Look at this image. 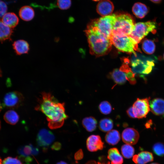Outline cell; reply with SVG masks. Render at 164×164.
Wrapping results in <instances>:
<instances>
[{"instance_id": "6da1fadb", "label": "cell", "mask_w": 164, "mask_h": 164, "mask_svg": "<svg viewBox=\"0 0 164 164\" xmlns=\"http://www.w3.org/2000/svg\"><path fill=\"white\" fill-rule=\"evenodd\" d=\"M36 111L44 114L51 129L61 127L68 116L65 113V103L59 102L50 93L42 92L35 108Z\"/></svg>"}, {"instance_id": "7a4b0ae2", "label": "cell", "mask_w": 164, "mask_h": 164, "mask_svg": "<svg viewBox=\"0 0 164 164\" xmlns=\"http://www.w3.org/2000/svg\"><path fill=\"white\" fill-rule=\"evenodd\" d=\"M86 33L92 54L101 56L110 51L112 44L111 39L104 36L90 23L87 26Z\"/></svg>"}, {"instance_id": "3957f363", "label": "cell", "mask_w": 164, "mask_h": 164, "mask_svg": "<svg viewBox=\"0 0 164 164\" xmlns=\"http://www.w3.org/2000/svg\"><path fill=\"white\" fill-rule=\"evenodd\" d=\"M135 24L134 19L130 14L122 13L117 15L112 35L120 36H128L132 32Z\"/></svg>"}, {"instance_id": "277c9868", "label": "cell", "mask_w": 164, "mask_h": 164, "mask_svg": "<svg viewBox=\"0 0 164 164\" xmlns=\"http://www.w3.org/2000/svg\"><path fill=\"white\" fill-rule=\"evenodd\" d=\"M116 14H112L94 19L90 23L95 27L104 36L110 39L116 21Z\"/></svg>"}, {"instance_id": "5b68a950", "label": "cell", "mask_w": 164, "mask_h": 164, "mask_svg": "<svg viewBox=\"0 0 164 164\" xmlns=\"http://www.w3.org/2000/svg\"><path fill=\"white\" fill-rule=\"evenodd\" d=\"M156 28V23L154 21L138 22L135 24L132 32L128 36L138 44L150 32L155 33Z\"/></svg>"}, {"instance_id": "8992f818", "label": "cell", "mask_w": 164, "mask_h": 164, "mask_svg": "<svg viewBox=\"0 0 164 164\" xmlns=\"http://www.w3.org/2000/svg\"><path fill=\"white\" fill-rule=\"evenodd\" d=\"M110 39L114 45L120 51L136 55L138 51V44L129 36H120L112 35Z\"/></svg>"}, {"instance_id": "52a82bcc", "label": "cell", "mask_w": 164, "mask_h": 164, "mask_svg": "<svg viewBox=\"0 0 164 164\" xmlns=\"http://www.w3.org/2000/svg\"><path fill=\"white\" fill-rule=\"evenodd\" d=\"M144 58L139 57L136 54L132 56L131 60L132 71L135 75H138L141 77L144 75L150 73L154 66L153 61L145 60Z\"/></svg>"}, {"instance_id": "ba28073f", "label": "cell", "mask_w": 164, "mask_h": 164, "mask_svg": "<svg viewBox=\"0 0 164 164\" xmlns=\"http://www.w3.org/2000/svg\"><path fill=\"white\" fill-rule=\"evenodd\" d=\"M24 101L22 94L17 91L7 93L4 96L3 104L4 106L10 109H15L21 106Z\"/></svg>"}, {"instance_id": "9c48e42d", "label": "cell", "mask_w": 164, "mask_h": 164, "mask_svg": "<svg viewBox=\"0 0 164 164\" xmlns=\"http://www.w3.org/2000/svg\"><path fill=\"white\" fill-rule=\"evenodd\" d=\"M150 97L140 99L137 98L133 104V111L136 118H145L150 110L149 106Z\"/></svg>"}, {"instance_id": "30bf717a", "label": "cell", "mask_w": 164, "mask_h": 164, "mask_svg": "<svg viewBox=\"0 0 164 164\" xmlns=\"http://www.w3.org/2000/svg\"><path fill=\"white\" fill-rule=\"evenodd\" d=\"M55 138L52 132L43 128L40 130L38 133L36 138V143L39 146L45 151L54 141Z\"/></svg>"}, {"instance_id": "8fae6325", "label": "cell", "mask_w": 164, "mask_h": 164, "mask_svg": "<svg viewBox=\"0 0 164 164\" xmlns=\"http://www.w3.org/2000/svg\"><path fill=\"white\" fill-rule=\"evenodd\" d=\"M123 142L131 145L136 144L139 138L138 132L133 128H127L123 131L121 135Z\"/></svg>"}, {"instance_id": "7c38bea8", "label": "cell", "mask_w": 164, "mask_h": 164, "mask_svg": "<svg viewBox=\"0 0 164 164\" xmlns=\"http://www.w3.org/2000/svg\"><path fill=\"white\" fill-rule=\"evenodd\" d=\"M87 147L90 152H94L102 150L104 143L98 135H92L89 136L86 141Z\"/></svg>"}, {"instance_id": "4fadbf2b", "label": "cell", "mask_w": 164, "mask_h": 164, "mask_svg": "<svg viewBox=\"0 0 164 164\" xmlns=\"http://www.w3.org/2000/svg\"><path fill=\"white\" fill-rule=\"evenodd\" d=\"M114 9V4L110 0H101L97 4L96 11L102 16L111 15Z\"/></svg>"}, {"instance_id": "5bb4252c", "label": "cell", "mask_w": 164, "mask_h": 164, "mask_svg": "<svg viewBox=\"0 0 164 164\" xmlns=\"http://www.w3.org/2000/svg\"><path fill=\"white\" fill-rule=\"evenodd\" d=\"M33 145L30 144L19 147L17 150L19 158L27 163L32 162L33 158L32 156H33Z\"/></svg>"}, {"instance_id": "9a60e30c", "label": "cell", "mask_w": 164, "mask_h": 164, "mask_svg": "<svg viewBox=\"0 0 164 164\" xmlns=\"http://www.w3.org/2000/svg\"><path fill=\"white\" fill-rule=\"evenodd\" d=\"M150 110L155 115L164 117V99L159 98L149 102Z\"/></svg>"}, {"instance_id": "2e32d148", "label": "cell", "mask_w": 164, "mask_h": 164, "mask_svg": "<svg viewBox=\"0 0 164 164\" xmlns=\"http://www.w3.org/2000/svg\"><path fill=\"white\" fill-rule=\"evenodd\" d=\"M154 157L152 153L146 151H142L133 156V161L136 164H146L152 161Z\"/></svg>"}, {"instance_id": "e0dca14e", "label": "cell", "mask_w": 164, "mask_h": 164, "mask_svg": "<svg viewBox=\"0 0 164 164\" xmlns=\"http://www.w3.org/2000/svg\"><path fill=\"white\" fill-rule=\"evenodd\" d=\"M132 12L137 18H144L149 12L147 7L144 4L140 2L135 3L132 7Z\"/></svg>"}, {"instance_id": "ac0fdd59", "label": "cell", "mask_w": 164, "mask_h": 164, "mask_svg": "<svg viewBox=\"0 0 164 164\" xmlns=\"http://www.w3.org/2000/svg\"><path fill=\"white\" fill-rule=\"evenodd\" d=\"M12 46L15 52L18 55L27 53L29 50V44L24 40L15 41L13 43Z\"/></svg>"}, {"instance_id": "d6986e66", "label": "cell", "mask_w": 164, "mask_h": 164, "mask_svg": "<svg viewBox=\"0 0 164 164\" xmlns=\"http://www.w3.org/2000/svg\"><path fill=\"white\" fill-rule=\"evenodd\" d=\"M111 76V78L117 84L122 85L127 80L126 73L121 68L114 70Z\"/></svg>"}, {"instance_id": "ffe728a7", "label": "cell", "mask_w": 164, "mask_h": 164, "mask_svg": "<svg viewBox=\"0 0 164 164\" xmlns=\"http://www.w3.org/2000/svg\"><path fill=\"white\" fill-rule=\"evenodd\" d=\"M2 20L4 24L11 28L16 27L19 22L18 17L13 12L5 14L2 17Z\"/></svg>"}, {"instance_id": "44dd1931", "label": "cell", "mask_w": 164, "mask_h": 164, "mask_svg": "<svg viewBox=\"0 0 164 164\" xmlns=\"http://www.w3.org/2000/svg\"><path fill=\"white\" fill-rule=\"evenodd\" d=\"M107 158L111 161V164H122L123 162L122 156L115 148H111L108 150Z\"/></svg>"}, {"instance_id": "7402d4cb", "label": "cell", "mask_w": 164, "mask_h": 164, "mask_svg": "<svg viewBox=\"0 0 164 164\" xmlns=\"http://www.w3.org/2000/svg\"><path fill=\"white\" fill-rule=\"evenodd\" d=\"M20 18L23 20L29 21L32 20L35 15L33 9L29 6H24L22 7L19 12Z\"/></svg>"}, {"instance_id": "603a6c76", "label": "cell", "mask_w": 164, "mask_h": 164, "mask_svg": "<svg viewBox=\"0 0 164 164\" xmlns=\"http://www.w3.org/2000/svg\"><path fill=\"white\" fill-rule=\"evenodd\" d=\"M13 32L12 28L4 24L0 19V41L11 40V36Z\"/></svg>"}, {"instance_id": "cb8c5ba5", "label": "cell", "mask_w": 164, "mask_h": 164, "mask_svg": "<svg viewBox=\"0 0 164 164\" xmlns=\"http://www.w3.org/2000/svg\"><path fill=\"white\" fill-rule=\"evenodd\" d=\"M120 139V135L118 131L112 130L108 132L105 136V140L109 144L114 145L117 144Z\"/></svg>"}, {"instance_id": "d4e9b609", "label": "cell", "mask_w": 164, "mask_h": 164, "mask_svg": "<svg viewBox=\"0 0 164 164\" xmlns=\"http://www.w3.org/2000/svg\"><path fill=\"white\" fill-rule=\"evenodd\" d=\"M19 118V116L17 113L12 110L7 111L4 115V119L6 122L13 125L17 123Z\"/></svg>"}, {"instance_id": "484cf974", "label": "cell", "mask_w": 164, "mask_h": 164, "mask_svg": "<svg viewBox=\"0 0 164 164\" xmlns=\"http://www.w3.org/2000/svg\"><path fill=\"white\" fill-rule=\"evenodd\" d=\"M97 124L96 119L92 117H87L82 121V124L84 128L88 132L93 131L96 128Z\"/></svg>"}, {"instance_id": "4316f807", "label": "cell", "mask_w": 164, "mask_h": 164, "mask_svg": "<svg viewBox=\"0 0 164 164\" xmlns=\"http://www.w3.org/2000/svg\"><path fill=\"white\" fill-rule=\"evenodd\" d=\"M142 48L143 51L146 53L152 54L155 50V46L153 41L145 39L142 41Z\"/></svg>"}, {"instance_id": "83f0119b", "label": "cell", "mask_w": 164, "mask_h": 164, "mask_svg": "<svg viewBox=\"0 0 164 164\" xmlns=\"http://www.w3.org/2000/svg\"><path fill=\"white\" fill-rule=\"evenodd\" d=\"M113 126L112 119L109 118H105L101 119L99 122V128L104 132H108L111 130Z\"/></svg>"}, {"instance_id": "f1b7e54d", "label": "cell", "mask_w": 164, "mask_h": 164, "mask_svg": "<svg viewBox=\"0 0 164 164\" xmlns=\"http://www.w3.org/2000/svg\"><path fill=\"white\" fill-rule=\"evenodd\" d=\"M121 150L122 155L126 159L132 158L135 153L134 148L131 145L127 144L121 146Z\"/></svg>"}, {"instance_id": "f546056e", "label": "cell", "mask_w": 164, "mask_h": 164, "mask_svg": "<svg viewBox=\"0 0 164 164\" xmlns=\"http://www.w3.org/2000/svg\"><path fill=\"white\" fill-rule=\"evenodd\" d=\"M120 68L126 73L127 80L132 85L135 84L136 80L135 78V74L128 66L125 64L123 65Z\"/></svg>"}, {"instance_id": "4dcf8cb0", "label": "cell", "mask_w": 164, "mask_h": 164, "mask_svg": "<svg viewBox=\"0 0 164 164\" xmlns=\"http://www.w3.org/2000/svg\"><path fill=\"white\" fill-rule=\"evenodd\" d=\"M99 109L101 113L104 114H110L112 110L110 104L107 101L101 102L99 105Z\"/></svg>"}, {"instance_id": "1f68e13d", "label": "cell", "mask_w": 164, "mask_h": 164, "mask_svg": "<svg viewBox=\"0 0 164 164\" xmlns=\"http://www.w3.org/2000/svg\"><path fill=\"white\" fill-rule=\"evenodd\" d=\"M153 150L154 153L160 156H164V144L161 142L155 143L153 146Z\"/></svg>"}, {"instance_id": "d6a6232c", "label": "cell", "mask_w": 164, "mask_h": 164, "mask_svg": "<svg viewBox=\"0 0 164 164\" xmlns=\"http://www.w3.org/2000/svg\"><path fill=\"white\" fill-rule=\"evenodd\" d=\"M57 5L61 9L67 10L71 6V0H57Z\"/></svg>"}, {"instance_id": "836d02e7", "label": "cell", "mask_w": 164, "mask_h": 164, "mask_svg": "<svg viewBox=\"0 0 164 164\" xmlns=\"http://www.w3.org/2000/svg\"><path fill=\"white\" fill-rule=\"evenodd\" d=\"M2 164H22V163L17 157H8L4 159Z\"/></svg>"}, {"instance_id": "e575fe53", "label": "cell", "mask_w": 164, "mask_h": 164, "mask_svg": "<svg viewBox=\"0 0 164 164\" xmlns=\"http://www.w3.org/2000/svg\"><path fill=\"white\" fill-rule=\"evenodd\" d=\"M7 7L6 4L2 1H0V17H2L6 14Z\"/></svg>"}, {"instance_id": "d590c367", "label": "cell", "mask_w": 164, "mask_h": 164, "mask_svg": "<svg viewBox=\"0 0 164 164\" xmlns=\"http://www.w3.org/2000/svg\"><path fill=\"white\" fill-rule=\"evenodd\" d=\"M61 147V144L60 142H56L51 145V148L52 150L58 151L60 149Z\"/></svg>"}, {"instance_id": "8d00e7d4", "label": "cell", "mask_w": 164, "mask_h": 164, "mask_svg": "<svg viewBox=\"0 0 164 164\" xmlns=\"http://www.w3.org/2000/svg\"><path fill=\"white\" fill-rule=\"evenodd\" d=\"M83 157V153L82 150L80 149L75 154L74 159L76 160H80L82 159Z\"/></svg>"}, {"instance_id": "74e56055", "label": "cell", "mask_w": 164, "mask_h": 164, "mask_svg": "<svg viewBox=\"0 0 164 164\" xmlns=\"http://www.w3.org/2000/svg\"><path fill=\"white\" fill-rule=\"evenodd\" d=\"M85 164H110L109 161L105 162H97L94 160H90L87 162Z\"/></svg>"}, {"instance_id": "f35d334b", "label": "cell", "mask_w": 164, "mask_h": 164, "mask_svg": "<svg viewBox=\"0 0 164 164\" xmlns=\"http://www.w3.org/2000/svg\"><path fill=\"white\" fill-rule=\"evenodd\" d=\"M127 113L130 117L132 118H136L133 111L132 107H130L127 110Z\"/></svg>"}, {"instance_id": "ab89813d", "label": "cell", "mask_w": 164, "mask_h": 164, "mask_svg": "<svg viewBox=\"0 0 164 164\" xmlns=\"http://www.w3.org/2000/svg\"><path fill=\"white\" fill-rule=\"evenodd\" d=\"M151 2L156 3H159L162 0H150Z\"/></svg>"}, {"instance_id": "60d3db41", "label": "cell", "mask_w": 164, "mask_h": 164, "mask_svg": "<svg viewBox=\"0 0 164 164\" xmlns=\"http://www.w3.org/2000/svg\"><path fill=\"white\" fill-rule=\"evenodd\" d=\"M56 164H68L67 162L63 161H60L56 163Z\"/></svg>"}, {"instance_id": "b9f144b4", "label": "cell", "mask_w": 164, "mask_h": 164, "mask_svg": "<svg viewBox=\"0 0 164 164\" xmlns=\"http://www.w3.org/2000/svg\"><path fill=\"white\" fill-rule=\"evenodd\" d=\"M2 108V106H1V104L0 103V111H1Z\"/></svg>"}, {"instance_id": "7bdbcfd3", "label": "cell", "mask_w": 164, "mask_h": 164, "mask_svg": "<svg viewBox=\"0 0 164 164\" xmlns=\"http://www.w3.org/2000/svg\"><path fill=\"white\" fill-rule=\"evenodd\" d=\"M150 164H159L158 163H156V162H154V163H152Z\"/></svg>"}, {"instance_id": "ee69618b", "label": "cell", "mask_w": 164, "mask_h": 164, "mask_svg": "<svg viewBox=\"0 0 164 164\" xmlns=\"http://www.w3.org/2000/svg\"><path fill=\"white\" fill-rule=\"evenodd\" d=\"M0 164H2L1 159L0 158Z\"/></svg>"}, {"instance_id": "f6af8a7d", "label": "cell", "mask_w": 164, "mask_h": 164, "mask_svg": "<svg viewBox=\"0 0 164 164\" xmlns=\"http://www.w3.org/2000/svg\"><path fill=\"white\" fill-rule=\"evenodd\" d=\"M92 0L94 1H100L101 0Z\"/></svg>"}, {"instance_id": "bcb514c9", "label": "cell", "mask_w": 164, "mask_h": 164, "mask_svg": "<svg viewBox=\"0 0 164 164\" xmlns=\"http://www.w3.org/2000/svg\"><path fill=\"white\" fill-rule=\"evenodd\" d=\"M0 126H1V124H0Z\"/></svg>"}, {"instance_id": "7dc6e473", "label": "cell", "mask_w": 164, "mask_h": 164, "mask_svg": "<svg viewBox=\"0 0 164 164\" xmlns=\"http://www.w3.org/2000/svg\"><path fill=\"white\" fill-rule=\"evenodd\" d=\"M163 57H164V55H163Z\"/></svg>"}, {"instance_id": "c3c4849f", "label": "cell", "mask_w": 164, "mask_h": 164, "mask_svg": "<svg viewBox=\"0 0 164 164\" xmlns=\"http://www.w3.org/2000/svg\"></svg>"}]
</instances>
